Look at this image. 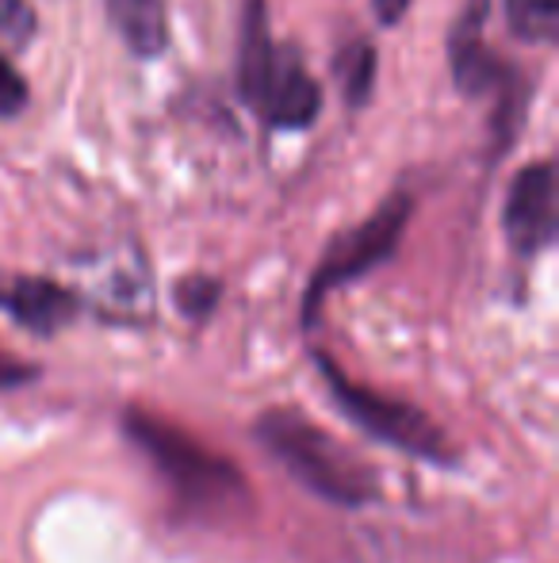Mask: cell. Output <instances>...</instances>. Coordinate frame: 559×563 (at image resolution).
<instances>
[{
	"instance_id": "obj_1",
	"label": "cell",
	"mask_w": 559,
	"mask_h": 563,
	"mask_svg": "<svg viewBox=\"0 0 559 563\" xmlns=\"http://www.w3.org/2000/svg\"><path fill=\"white\" fill-rule=\"evenodd\" d=\"M506 238L517 253H540L556 238V169L548 162L517 173L506 200Z\"/></svg>"
},
{
	"instance_id": "obj_2",
	"label": "cell",
	"mask_w": 559,
	"mask_h": 563,
	"mask_svg": "<svg viewBox=\"0 0 559 563\" xmlns=\"http://www.w3.org/2000/svg\"><path fill=\"white\" fill-rule=\"evenodd\" d=\"M406 211H411V203H406L403 196H395V200H391L388 208L380 211V216H372L365 227L357 230V234L345 238V242L337 245L334 257L326 261V268H322L318 288H326V284L345 280V276L365 273L368 265H376V261H380V257H388V253L395 250L399 234H403Z\"/></svg>"
},
{
	"instance_id": "obj_3",
	"label": "cell",
	"mask_w": 559,
	"mask_h": 563,
	"mask_svg": "<svg viewBox=\"0 0 559 563\" xmlns=\"http://www.w3.org/2000/svg\"><path fill=\"white\" fill-rule=\"evenodd\" d=\"M261 108L272 126H291V131H295V126L314 123V115L322 112V92H318V85L303 74V66L283 62V69H280V62H277L269 74V85H265V92H261Z\"/></svg>"
},
{
	"instance_id": "obj_4",
	"label": "cell",
	"mask_w": 559,
	"mask_h": 563,
	"mask_svg": "<svg viewBox=\"0 0 559 563\" xmlns=\"http://www.w3.org/2000/svg\"><path fill=\"white\" fill-rule=\"evenodd\" d=\"M115 31L123 43L142 58H154L165 51V12L161 0H104Z\"/></svg>"
},
{
	"instance_id": "obj_5",
	"label": "cell",
	"mask_w": 559,
	"mask_h": 563,
	"mask_svg": "<svg viewBox=\"0 0 559 563\" xmlns=\"http://www.w3.org/2000/svg\"><path fill=\"white\" fill-rule=\"evenodd\" d=\"M272 66H277V51H272L269 27H265V8L261 0H249L246 38H242V92H246L249 104H261Z\"/></svg>"
},
{
	"instance_id": "obj_6",
	"label": "cell",
	"mask_w": 559,
	"mask_h": 563,
	"mask_svg": "<svg viewBox=\"0 0 559 563\" xmlns=\"http://www.w3.org/2000/svg\"><path fill=\"white\" fill-rule=\"evenodd\" d=\"M479 20H483V0L471 4V27L468 31L460 27L452 38L456 85H460L468 97H479V92L499 81V66H494V58L483 51V43H479Z\"/></svg>"
},
{
	"instance_id": "obj_7",
	"label": "cell",
	"mask_w": 559,
	"mask_h": 563,
	"mask_svg": "<svg viewBox=\"0 0 559 563\" xmlns=\"http://www.w3.org/2000/svg\"><path fill=\"white\" fill-rule=\"evenodd\" d=\"M4 303L12 307L27 327H43V330H51L54 322H62L69 314V296L46 280L15 284L12 291H4Z\"/></svg>"
},
{
	"instance_id": "obj_8",
	"label": "cell",
	"mask_w": 559,
	"mask_h": 563,
	"mask_svg": "<svg viewBox=\"0 0 559 563\" xmlns=\"http://www.w3.org/2000/svg\"><path fill=\"white\" fill-rule=\"evenodd\" d=\"M506 23L525 43H556L559 0H506Z\"/></svg>"
},
{
	"instance_id": "obj_9",
	"label": "cell",
	"mask_w": 559,
	"mask_h": 563,
	"mask_svg": "<svg viewBox=\"0 0 559 563\" xmlns=\"http://www.w3.org/2000/svg\"><path fill=\"white\" fill-rule=\"evenodd\" d=\"M337 77H342V89L353 104H365L372 97V85H376V54L368 43H353L349 51L342 54L337 62Z\"/></svg>"
},
{
	"instance_id": "obj_10",
	"label": "cell",
	"mask_w": 559,
	"mask_h": 563,
	"mask_svg": "<svg viewBox=\"0 0 559 563\" xmlns=\"http://www.w3.org/2000/svg\"><path fill=\"white\" fill-rule=\"evenodd\" d=\"M31 31H35V12H31L27 0H0V35L23 46Z\"/></svg>"
},
{
	"instance_id": "obj_11",
	"label": "cell",
	"mask_w": 559,
	"mask_h": 563,
	"mask_svg": "<svg viewBox=\"0 0 559 563\" xmlns=\"http://www.w3.org/2000/svg\"><path fill=\"white\" fill-rule=\"evenodd\" d=\"M23 104H27V85H23V77L0 58V119L23 112Z\"/></svg>"
},
{
	"instance_id": "obj_12",
	"label": "cell",
	"mask_w": 559,
	"mask_h": 563,
	"mask_svg": "<svg viewBox=\"0 0 559 563\" xmlns=\"http://www.w3.org/2000/svg\"><path fill=\"white\" fill-rule=\"evenodd\" d=\"M27 376H31V368H20V364H15L12 356L0 353V387L15 384V379H27Z\"/></svg>"
},
{
	"instance_id": "obj_13",
	"label": "cell",
	"mask_w": 559,
	"mask_h": 563,
	"mask_svg": "<svg viewBox=\"0 0 559 563\" xmlns=\"http://www.w3.org/2000/svg\"><path fill=\"white\" fill-rule=\"evenodd\" d=\"M376 8H380V15L391 23V20H399V12L406 8V0H376Z\"/></svg>"
}]
</instances>
